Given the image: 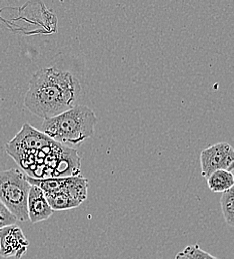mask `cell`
<instances>
[{"instance_id":"10","label":"cell","mask_w":234,"mask_h":259,"mask_svg":"<svg viewBox=\"0 0 234 259\" xmlns=\"http://www.w3.org/2000/svg\"><path fill=\"white\" fill-rule=\"evenodd\" d=\"M220 204L226 224L234 227V187L222 194Z\"/></svg>"},{"instance_id":"14","label":"cell","mask_w":234,"mask_h":259,"mask_svg":"<svg viewBox=\"0 0 234 259\" xmlns=\"http://www.w3.org/2000/svg\"><path fill=\"white\" fill-rule=\"evenodd\" d=\"M231 172H232V175H233V177H234V169H233V170H232V171H231Z\"/></svg>"},{"instance_id":"11","label":"cell","mask_w":234,"mask_h":259,"mask_svg":"<svg viewBox=\"0 0 234 259\" xmlns=\"http://www.w3.org/2000/svg\"><path fill=\"white\" fill-rule=\"evenodd\" d=\"M182 253L186 259H219L201 249L198 244L186 246L182 251Z\"/></svg>"},{"instance_id":"4","label":"cell","mask_w":234,"mask_h":259,"mask_svg":"<svg viewBox=\"0 0 234 259\" xmlns=\"http://www.w3.org/2000/svg\"><path fill=\"white\" fill-rule=\"evenodd\" d=\"M31 185L17 168L0 171V201L20 222L28 221L27 201Z\"/></svg>"},{"instance_id":"9","label":"cell","mask_w":234,"mask_h":259,"mask_svg":"<svg viewBox=\"0 0 234 259\" xmlns=\"http://www.w3.org/2000/svg\"><path fill=\"white\" fill-rule=\"evenodd\" d=\"M45 197L47 199V202L51 209L54 211H60V210H67L78 207L81 203L73 199L69 194L64 192L59 193H53V194H46Z\"/></svg>"},{"instance_id":"15","label":"cell","mask_w":234,"mask_h":259,"mask_svg":"<svg viewBox=\"0 0 234 259\" xmlns=\"http://www.w3.org/2000/svg\"><path fill=\"white\" fill-rule=\"evenodd\" d=\"M0 259H2V258H1V257H0Z\"/></svg>"},{"instance_id":"7","label":"cell","mask_w":234,"mask_h":259,"mask_svg":"<svg viewBox=\"0 0 234 259\" xmlns=\"http://www.w3.org/2000/svg\"><path fill=\"white\" fill-rule=\"evenodd\" d=\"M28 220L31 224H37L48 220L53 210L49 206L44 193L37 187L31 186L27 201Z\"/></svg>"},{"instance_id":"8","label":"cell","mask_w":234,"mask_h":259,"mask_svg":"<svg viewBox=\"0 0 234 259\" xmlns=\"http://www.w3.org/2000/svg\"><path fill=\"white\" fill-rule=\"evenodd\" d=\"M207 186L213 193H225L234 187V177L231 171L217 170L207 178Z\"/></svg>"},{"instance_id":"6","label":"cell","mask_w":234,"mask_h":259,"mask_svg":"<svg viewBox=\"0 0 234 259\" xmlns=\"http://www.w3.org/2000/svg\"><path fill=\"white\" fill-rule=\"evenodd\" d=\"M29 241L17 225L0 229V257L21 259L27 252Z\"/></svg>"},{"instance_id":"5","label":"cell","mask_w":234,"mask_h":259,"mask_svg":"<svg viewBox=\"0 0 234 259\" xmlns=\"http://www.w3.org/2000/svg\"><path fill=\"white\" fill-rule=\"evenodd\" d=\"M201 175L208 178L217 170L232 171L234 169L233 147L225 142L216 143L201 152Z\"/></svg>"},{"instance_id":"12","label":"cell","mask_w":234,"mask_h":259,"mask_svg":"<svg viewBox=\"0 0 234 259\" xmlns=\"http://www.w3.org/2000/svg\"><path fill=\"white\" fill-rule=\"evenodd\" d=\"M17 220L7 209V207L0 201V229L3 227L16 225Z\"/></svg>"},{"instance_id":"2","label":"cell","mask_w":234,"mask_h":259,"mask_svg":"<svg viewBox=\"0 0 234 259\" xmlns=\"http://www.w3.org/2000/svg\"><path fill=\"white\" fill-rule=\"evenodd\" d=\"M81 90L79 80L71 72L57 67L42 68L30 79L24 105L34 115L46 120L77 106Z\"/></svg>"},{"instance_id":"3","label":"cell","mask_w":234,"mask_h":259,"mask_svg":"<svg viewBox=\"0 0 234 259\" xmlns=\"http://www.w3.org/2000/svg\"><path fill=\"white\" fill-rule=\"evenodd\" d=\"M98 122L95 113L85 105H77L42 123V133L62 146H79L90 138Z\"/></svg>"},{"instance_id":"1","label":"cell","mask_w":234,"mask_h":259,"mask_svg":"<svg viewBox=\"0 0 234 259\" xmlns=\"http://www.w3.org/2000/svg\"><path fill=\"white\" fill-rule=\"evenodd\" d=\"M7 154L34 179L79 176L80 161L75 150L62 146L25 124L6 144Z\"/></svg>"},{"instance_id":"13","label":"cell","mask_w":234,"mask_h":259,"mask_svg":"<svg viewBox=\"0 0 234 259\" xmlns=\"http://www.w3.org/2000/svg\"><path fill=\"white\" fill-rule=\"evenodd\" d=\"M174 259H186V257L183 255V253H182V252H179V253L175 256V258Z\"/></svg>"}]
</instances>
